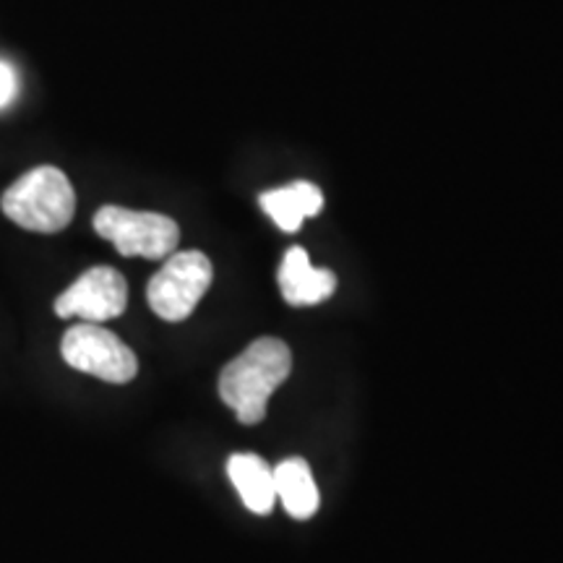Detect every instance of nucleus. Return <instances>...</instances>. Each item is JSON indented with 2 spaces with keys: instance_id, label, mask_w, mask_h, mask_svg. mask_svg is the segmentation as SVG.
<instances>
[{
  "instance_id": "obj_11",
  "label": "nucleus",
  "mask_w": 563,
  "mask_h": 563,
  "mask_svg": "<svg viewBox=\"0 0 563 563\" xmlns=\"http://www.w3.org/2000/svg\"><path fill=\"white\" fill-rule=\"evenodd\" d=\"M19 91L16 70H13L9 63L0 60V108H9Z\"/></svg>"
},
{
  "instance_id": "obj_7",
  "label": "nucleus",
  "mask_w": 563,
  "mask_h": 563,
  "mask_svg": "<svg viewBox=\"0 0 563 563\" xmlns=\"http://www.w3.org/2000/svg\"><path fill=\"white\" fill-rule=\"evenodd\" d=\"M279 290L287 306L306 308L319 306V302L329 300L336 290V277L329 269H316L308 258L306 249L295 245L282 258L279 272Z\"/></svg>"
},
{
  "instance_id": "obj_6",
  "label": "nucleus",
  "mask_w": 563,
  "mask_h": 563,
  "mask_svg": "<svg viewBox=\"0 0 563 563\" xmlns=\"http://www.w3.org/2000/svg\"><path fill=\"white\" fill-rule=\"evenodd\" d=\"M129 306V282L112 266H95L84 272L68 290L55 300L60 319H81L87 323H104L118 319Z\"/></svg>"
},
{
  "instance_id": "obj_1",
  "label": "nucleus",
  "mask_w": 563,
  "mask_h": 563,
  "mask_svg": "<svg viewBox=\"0 0 563 563\" xmlns=\"http://www.w3.org/2000/svg\"><path fill=\"white\" fill-rule=\"evenodd\" d=\"M290 347L274 336H262L222 368V402L238 415L243 426H256L264 420L272 394L290 376Z\"/></svg>"
},
{
  "instance_id": "obj_10",
  "label": "nucleus",
  "mask_w": 563,
  "mask_h": 563,
  "mask_svg": "<svg viewBox=\"0 0 563 563\" xmlns=\"http://www.w3.org/2000/svg\"><path fill=\"white\" fill-rule=\"evenodd\" d=\"M274 485H277V498L292 519H311L319 511V488L311 467L300 456H290L274 467Z\"/></svg>"
},
{
  "instance_id": "obj_5",
  "label": "nucleus",
  "mask_w": 563,
  "mask_h": 563,
  "mask_svg": "<svg viewBox=\"0 0 563 563\" xmlns=\"http://www.w3.org/2000/svg\"><path fill=\"white\" fill-rule=\"evenodd\" d=\"M63 361L70 368L89 373L108 384H129L136 378L139 361L129 344L108 332L102 323H76L63 334Z\"/></svg>"
},
{
  "instance_id": "obj_3",
  "label": "nucleus",
  "mask_w": 563,
  "mask_h": 563,
  "mask_svg": "<svg viewBox=\"0 0 563 563\" xmlns=\"http://www.w3.org/2000/svg\"><path fill=\"white\" fill-rule=\"evenodd\" d=\"M97 235L115 245L121 256H141L159 262L178 249V222L157 211H133L123 207H102L95 214Z\"/></svg>"
},
{
  "instance_id": "obj_9",
  "label": "nucleus",
  "mask_w": 563,
  "mask_h": 563,
  "mask_svg": "<svg viewBox=\"0 0 563 563\" xmlns=\"http://www.w3.org/2000/svg\"><path fill=\"white\" fill-rule=\"evenodd\" d=\"M228 475L243 504L253 514H269L277 504V485H274V467L258 454H232L228 462Z\"/></svg>"
},
{
  "instance_id": "obj_4",
  "label": "nucleus",
  "mask_w": 563,
  "mask_h": 563,
  "mask_svg": "<svg viewBox=\"0 0 563 563\" xmlns=\"http://www.w3.org/2000/svg\"><path fill=\"white\" fill-rule=\"evenodd\" d=\"M214 269L201 251H178L165 258L162 269L146 287L152 311L165 321H186L207 295Z\"/></svg>"
},
{
  "instance_id": "obj_8",
  "label": "nucleus",
  "mask_w": 563,
  "mask_h": 563,
  "mask_svg": "<svg viewBox=\"0 0 563 563\" xmlns=\"http://www.w3.org/2000/svg\"><path fill=\"white\" fill-rule=\"evenodd\" d=\"M262 209L272 217V222L285 232H298L302 222L311 217L321 214L323 209V194L313 183L298 180L285 188H274V191L262 194Z\"/></svg>"
},
{
  "instance_id": "obj_2",
  "label": "nucleus",
  "mask_w": 563,
  "mask_h": 563,
  "mask_svg": "<svg viewBox=\"0 0 563 563\" xmlns=\"http://www.w3.org/2000/svg\"><path fill=\"white\" fill-rule=\"evenodd\" d=\"M0 209L19 228L32 232L66 230L76 211V194L68 175L53 165L34 167L3 194Z\"/></svg>"
}]
</instances>
